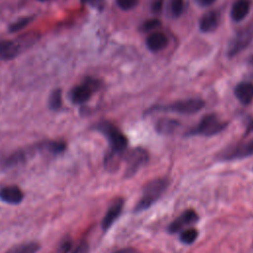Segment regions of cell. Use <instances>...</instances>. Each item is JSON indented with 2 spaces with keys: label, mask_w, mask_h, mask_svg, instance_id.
<instances>
[{
  "label": "cell",
  "mask_w": 253,
  "mask_h": 253,
  "mask_svg": "<svg viewBox=\"0 0 253 253\" xmlns=\"http://www.w3.org/2000/svg\"><path fill=\"white\" fill-rule=\"evenodd\" d=\"M94 128L101 132L108 140L110 146V152L106 156L105 165L108 169H115L118 166V157L124 155L126 150L128 140L126 136L111 122L102 121L99 122Z\"/></svg>",
  "instance_id": "1"
},
{
  "label": "cell",
  "mask_w": 253,
  "mask_h": 253,
  "mask_svg": "<svg viewBox=\"0 0 253 253\" xmlns=\"http://www.w3.org/2000/svg\"><path fill=\"white\" fill-rule=\"evenodd\" d=\"M169 183L168 178H156L147 182L142 189L141 197L134 208V211H142L150 208L161 198L163 193L167 190Z\"/></svg>",
  "instance_id": "2"
},
{
  "label": "cell",
  "mask_w": 253,
  "mask_h": 253,
  "mask_svg": "<svg viewBox=\"0 0 253 253\" xmlns=\"http://www.w3.org/2000/svg\"><path fill=\"white\" fill-rule=\"evenodd\" d=\"M205 107L204 100L200 98H190L185 100L176 101L172 104L161 105V106H153L151 107L147 113L151 112H173L183 115H192L198 113Z\"/></svg>",
  "instance_id": "3"
},
{
  "label": "cell",
  "mask_w": 253,
  "mask_h": 253,
  "mask_svg": "<svg viewBox=\"0 0 253 253\" xmlns=\"http://www.w3.org/2000/svg\"><path fill=\"white\" fill-rule=\"evenodd\" d=\"M227 124L224 121H221L216 115L210 114L206 115L202 118L200 123L189 129L186 133L187 136L192 135H204V136H211L221 132Z\"/></svg>",
  "instance_id": "4"
},
{
  "label": "cell",
  "mask_w": 253,
  "mask_h": 253,
  "mask_svg": "<svg viewBox=\"0 0 253 253\" xmlns=\"http://www.w3.org/2000/svg\"><path fill=\"white\" fill-rule=\"evenodd\" d=\"M148 152L142 147H134L126 149L123 155V159L126 161V172L125 177L130 178L139 171L148 161Z\"/></svg>",
  "instance_id": "5"
},
{
  "label": "cell",
  "mask_w": 253,
  "mask_h": 253,
  "mask_svg": "<svg viewBox=\"0 0 253 253\" xmlns=\"http://www.w3.org/2000/svg\"><path fill=\"white\" fill-rule=\"evenodd\" d=\"M253 39V26L247 27L241 30L229 42L226 50V54L230 57L235 56L242 51Z\"/></svg>",
  "instance_id": "6"
},
{
  "label": "cell",
  "mask_w": 253,
  "mask_h": 253,
  "mask_svg": "<svg viewBox=\"0 0 253 253\" xmlns=\"http://www.w3.org/2000/svg\"><path fill=\"white\" fill-rule=\"evenodd\" d=\"M253 154V139L234 144L219 154L221 160H236L248 157Z\"/></svg>",
  "instance_id": "7"
},
{
  "label": "cell",
  "mask_w": 253,
  "mask_h": 253,
  "mask_svg": "<svg viewBox=\"0 0 253 253\" xmlns=\"http://www.w3.org/2000/svg\"><path fill=\"white\" fill-rule=\"evenodd\" d=\"M99 88V82L94 79H88L83 84L75 86L70 91V100L74 104H83L87 102L92 93Z\"/></svg>",
  "instance_id": "8"
},
{
  "label": "cell",
  "mask_w": 253,
  "mask_h": 253,
  "mask_svg": "<svg viewBox=\"0 0 253 253\" xmlns=\"http://www.w3.org/2000/svg\"><path fill=\"white\" fill-rule=\"evenodd\" d=\"M198 220L199 215L194 210H186L168 225V231L170 233H177Z\"/></svg>",
  "instance_id": "9"
},
{
  "label": "cell",
  "mask_w": 253,
  "mask_h": 253,
  "mask_svg": "<svg viewBox=\"0 0 253 253\" xmlns=\"http://www.w3.org/2000/svg\"><path fill=\"white\" fill-rule=\"evenodd\" d=\"M123 208L124 200L122 198H118L113 201L101 222V226L104 231L108 230L113 225V223L118 219V217L121 215L123 211Z\"/></svg>",
  "instance_id": "10"
},
{
  "label": "cell",
  "mask_w": 253,
  "mask_h": 253,
  "mask_svg": "<svg viewBox=\"0 0 253 253\" xmlns=\"http://www.w3.org/2000/svg\"><path fill=\"white\" fill-rule=\"evenodd\" d=\"M24 200L23 191L15 185L5 186L0 189V201L9 205H18Z\"/></svg>",
  "instance_id": "11"
},
{
  "label": "cell",
  "mask_w": 253,
  "mask_h": 253,
  "mask_svg": "<svg viewBox=\"0 0 253 253\" xmlns=\"http://www.w3.org/2000/svg\"><path fill=\"white\" fill-rule=\"evenodd\" d=\"M234 95L243 105H249L253 100V84L250 82H241L236 85Z\"/></svg>",
  "instance_id": "12"
},
{
  "label": "cell",
  "mask_w": 253,
  "mask_h": 253,
  "mask_svg": "<svg viewBox=\"0 0 253 253\" xmlns=\"http://www.w3.org/2000/svg\"><path fill=\"white\" fill-rule=\"evenodd\" d=\"M219 24V15L215 11H209L200 20V29L204 33L214 31Z\"/></svg>",
  "instance_id": "13"
},
{
  "label": "cell",
  "mask_w": 253,
  "mask_h": 253,
  "mask_svg": "<svg viewBox=\"0 0 253 253\" xmlns=\"http://www.w3.org/2000/svg\"><path fill=\"white\" fill-rule=\"evenodd\" d=\"M250 10V1L249 0H236L231 8V18L232 20L239 22L243 20Z\"/></svg>",
  "instance_id": "14"
},
{
  "label": "cell",
  "mask_w": 253,
  "mask_h": 253,
  "mask_svg": "<svg viewBox=\"0 0 253 253\" xmlns=\"http://www.w3.org/2000/svg\"><path fill=\"white\" fill-rule=\"evenodd\" d=\"M167 43H168V40L166 36L159 32L152 33L146 39V45L148 49H150L151 51H159L163 49L167 45Z\"/></svg>",
  "instance_id": "15"
},
{
  "label": "cell",
  "mask_w": 253,
  "mask_h": 253,
  "mask_svg": "<svg viewBox=\"0 0 253 253\" xmlns=\"http://www.w3.org/2000/svg\"><path fill=\"white\" fill-rule=\"evenodd\" d=\"M180 126V122L173 119H160L156 125L155 129L161 134H171Z\"/></svg>",
  "instance_id": "16"
},
{
  "label": "cell",
  "mask_w": 253,
  "mask_h": 253,
  "mask_svg": "<svg viewBox=\"0 0 253 253\" xmlns=\"http://www.w3.org/2000/svg\"><path fill=\"white\" fill-rule=\"evenodd\" d=\"M26 155H27L26 151H24V150H16V151H14L12 153H9L8 155L4 156L0 160V164L4 168L14 167V166L18 165L19 163L24 162Z\"/></svg>",
  "instance_id": "17"
},
{
  "label": "cell",
  "mask_w": 253,
  "mask_h": 253,
  "mask_svg": "<svg viewBox=\"0 0 253 253\" xmlns=\"http://www.w3.org/2000/svg\"><path fill=\"white\" fill-rule=\"evenodd\" d=\"M39 148L53 155L63 153L66 149V144L62 140H45L39 143Z\"/></svg>",
  "instance_id": "18"
},
{
  "label": "cell",
  "mask_w": 253,
  "mask_h": 253,
  "mask_svg": "<svg viewBox=\"0 0 253 253\" xmlns=\"http://www.w3.org/2000/svg\"><path fill=\"white\" fill-rule=\"evenodd\" d=\"M41 245L38 242L32 241L27 243L18 244L11 249H9L6 253H38L40 250Z\"/></svg>",
  "instance_id": "19"
},
{
  "label": "cell",
  "mask_w": 253,
  "mask_h": 253,
  "mask_svg": "<svg viewBox=\"0 0 253 253\" xmlns=\"http://www.w3.org/2000/svg\"><path fill=\"white\" fill-rule=\"evenodd\" d=\"M198 236H199V231L195 227H189L181 231L179 239L182 243L190 245L196 241Z\"/></svg>",
  "instance_id": "20"
},
{
  "label": "cell",
  "mask_w": 253,
  "mask_h": 253,
  "mask_svg": "<svg viewBox=\"0 0 253 253\" xmlns=\"http://www.w3.org/2000/svg\"><path fill=\"white\" fill-rule=\"evenodd\" d=\"M61 105H62L61 91L59 89L53 90L48 98V108L52 111H56L60 109Z\"/></svg>",
  "instance_id": "21"
},
{
  "label": "cell",
  "mask_w": 253,
  "mask_h": 253,
  "mask_svg": "<svg viewBox=\"0 0 253 253\" xmlns=\"http://www.w3.org/2000/svg\"><path fill=\"white\" fill-rule=\"evenodd\" d=\"M184 10V0H171L170 11L173 16L179 17Z\"/></svg>",
  "instance_id": "22"
},
{
  "label": "cell",
  "mask_w": 253,
  "mask_h": 253,
  "mask_svg": "<svg viewBox=\"0 0 253 253\" xmlns=\"http://www.w3.org/2000/svg\"><path fill=\"white\" fill-rule=\"evenodd\" d=\"M32 21V18L31 17H27V18H23V19H20L18 20L17 22L13 23L10 28H9V31L11 33H14V32H17L19 30H22L23 28H25L26 26H28V24Z\"/></svg>",
  "instance_id": "23"
},
{
  "label": "cell",
  "mask_w": 253,
  "mask_h": 253,
  "mask_svg": "<svg viewBox=\"0 0 253 253\" xmlns=\"http://www.w3.org/2000/svg\"><path fill=\"white\" fill-rule=\"evenodd\" d=\"M160 26V21L157 19H150L143 22L140 26V31L142 32H149L155 30L157 27Z\"/></svg>",
  "instance_id": "24"
},
{
  "label": "cell",
  "mask_w": 253,
  "mask_h": 253,
  "mask_svg": "<svg viewBox=\"0 0 253 253\" xmlns=\"http://www.w3.org/2000/svg\"><path fill=\"white\" fill-rule=\"evenodd\" d=\"M137 2L138 0H117L118 6L122 10H126V11L133 9L136 6Z\"/></svg>",
  "instance_id": "25"
},
{
  "label": "cell",
  "mask_w": 253,
  "mask_h": 253,
  "mask_svg": "<svg viewBox=\"0 0 253 253\" xmlns=\"http://www.w3.org/2000/svg\"><path fill=\"white\" fill-rule=\"evenodd\" d=\"M90 246L87 241H81L77 247L73 250L72 253H89Z\"/></svg>",
  "instance_id": "26"
},
{
  "label": "cell",
  "mask_w": 253,
  "mask_h": 253,
  "mask_svg": "<svg viewBox=\"0 0 253 253\" xmlns=\"http://www.w3.org/2000/svg\"><path fill=\"white\" fill-rule=\"evenodd\" d=\"M82 2L96 8V9H100L102 10L105 7V0H82Z\"/></svg>",
  "instance_id": "27"
},
{
  "label": "cell",
  "mask_w": 253,
  "mask_h": 253,
  "mask_svg": "<svg viewBox=\"0 0 253 253\" xmlns=\"http://www.w3.org/2000/svg\"><path fill=\"white\" fill-rule=\"evenodd\" d=\"M71 246H72V243H71V240L70 239H66V240H63L59 246V251L61 253H67L70 249H71Z\"/></svg>",
  "instance_id": "28"
},
{
  "label": "cell",
  "mask_w": 253,
  "mask_h": 253,
  "mask_svg": "<svg viewBox=\"0 0 253 253\" xmlns=\"http://www.w3.org/2000/svg\"><path fill=\"white\" fill-rule=\"evenodd\" d=\"M162 5H163V0H154L152 5H151V8H152V11L157 13L161 10L162 8Z\"/></svg>",
  "instance_id": "29"
},
{
  "label": "cell",
  "mask_w": 253,
  "mask_h": 253,
  "mask_svg": "<svg viewBox=\"0 0 253 253\" xmlns=\"http://www.w3.org/2000/svg\"><path fill=\"white\" fill-rule=\"evenodd\" d=\"M113 253H140L137 249L132 248V247H127V248H123V249H119Z\"/></svg>",
  "instance_id": "30"
},
{
  "label": "cell",
  "mask_w": 253,
  "mask_h": 253,
  "mask_svg": "<svg viewBox=\"0 0 253 253\" xmlns=\"http://www.w3.org/2000/svg\"><path fill=\"white\" fill-rule=\"evenodd\" d=\"M197 4H199L200 6H210L212 3H214L215 0H195Z\"/></svg>",
  "instance_id": "31"
},
{
  "label": "cell",
  "mask_w": 253,
  "mask_h": 253,
  "mask_svg": "<svg viewBox=\"0 0 253 253\" xmlns=\"http://www.w3.org/2000/svg\"><path fill=\"white\" fill-rule=\"evenodd\" d=\"M40 1H45V0H40Z\"/></svg>",
  "instance_id": "32"
}]
</instances>
